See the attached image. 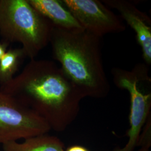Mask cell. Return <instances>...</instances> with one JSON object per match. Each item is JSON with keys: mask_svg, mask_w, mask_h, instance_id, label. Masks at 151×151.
I'll use <instances>...</instances> for the list:
<instances>
[{"mask_svg": "<svg viewBox=\"0 0 151 151\" xmlns=\"http://www.w3.org/2000/svg\"><path fill=\"white\" fill-rule=\"evenodd\" d=\"M0 91L15 98L58 132L76 118L80 103L85 98L61 68L47 60H30L21 73L1 86Z\"/></svg>", "mask_w": 151, "mask_h": 151, "instance_id": "1", "label": "cell"}, {"mask_svg": "<svg viewBox=\"0 0 151 151\" xmlns=\"http://www.w3.org/2000/svg\"><path fill=\"white\" fill-rule=\"evenodd\" d=\"M101 39L83 28L52 27L49 43L53 57L85 97L104 98L110 90Z\"/></svg>", "mask_w": 151, "mask_h": 151, "instance_id": "2", "label": "cell"}, {"mask_svg": "<svg viewBox=\"0 0 151 151\" xmlns=\"http://www.w3.org/2000/svg\"><path fill=\"white\" fill-rule=\"evenodd\" d=\"M52 27L28 0H0V35L7 43L21 44L30 60L49 43Z\"/></svg>", "mask_w": 151, "mask_h": 151, "instance_id": "3", "label": "cell"}, {"mask_svg": "<svg viewBox=\"0 0 151 151\" xmlns=\"http://www.w3.org/2000/svg\"><path fill=\"white\" fill-rule=\"evenodd\" d=\"M147 65L139 63L131 70L119 67L111 70L115 85L129 93L130 127L127 135L132 144L139 139L142 130L151 115V78Z\"/></svg>", "mask_w": 151, "mask_h": 151, "instance_id": "4", "label": "cell"}, {"mask_svg": "<svg viewBox=\"0 0 151 151\" xmlns=\"http://www.w3.org/2000/svg\"><path fill=\"white\" fill-rule=\"evenodd\" d=\"M51 129L37 114L0 91V145L47 134Z\"/></svg>", "mask_w": 151, "mask_h": 151, "instance_id": "5", "label": "cell"}, {"mask_svg": "<svg viewBox=\"0 0 151 151\" xmlns=\"http://www.w3.org/2000/svg\"><path fill=\"white\" fill-rule=\"evenodd\" d=\"M81 27L102 38L110 33L124 32L125 25L120 17L98 0H62Z\"/></svg>", "mask_w": 151, "mask_h": 151, "instance_id": "6", "label": "cell"}, {"mask_svg": "<svg viewBox=\"0 0 151 151\" xmlns=\"http://www.w3.org/2000/svg\"><path fill=\"white\" fill-rule=\"evenodd\" d=\"M103 4L109 9L118 11L136 34V39L140 45L143 58L148 65L151 64V20L146 13L140 11L135 5L125 0H104Z\"/></svg>", "mask_w": 151, "mask_h": 151, "instance_id": "7", "label": "cell"}, {"mask_svg": "<svg viewBox=\"0 0 151 151\" xmlns=\"http://www.w3.org/2000/svg\"><path fill=\"white\" fill-rule=\"evenodd\" d=\"M28 2L54 26L66 29L82 28L62 1L28 0Z\"/></svg>", "mask_w": 151, "mask_h": 151, "instance_id": "8", "label": "cell"}, {"mask_svg": "<svg viewBox=\"0 0 151 151\" xmlns=\"http://www.w3.org/2000/svg\"><path fill=\"white\" fill-rule=\"evenodd\" d=\"M3 151H65L58 138L44 134L25 139L22 143L11 142L2 146Z\"/></svg>", "mask_w": 151, "mask_h": 151, "instance_id": "9", "label": "cell"}, {"mask_svg": "<svg viewBox=\"0 0 151 151\" xmlns=\"http://www.w3.org/2000/svg\"><path fill=\"white\" fill-rule=\"evenodd\" d=\"M26 57L22 48L7 50L0 60V85H5L15 77L24 58Z\"/></svg>", "mask_w": 151, "mask_h": 151, "instance_id": "10", "label": "cell"}, {"mask_svg": "<svg viewBox=\"0 0 151 151\" xmlns=\"http://www.w3.org/2000/svg\"><path fill=\"white\" fill-rule=\"evenodd\" d=\"M143 132L140 134L138 145L140 147L150 148L151 146V115L148 117L145 125Z\"/></svg>", "mask_w": 151, "mask_h": 151, "instance_id": "11", "label": "cell"}, {"mask_svg": "<svg viewBox=\"0 0 151 151\" xmlns=\"http://www.w3.org/2000/svg\"><path fill=\"white\" fill-rule=\"evenodd\" d=\"M9 44L6 43L4 41L0 42V60L2 58L4 55L7 50V47H9Z\"/></svg>", "mask_w": 151, "mask_h": 151, "instance_id": "12", "label": "cell"}, {"mask_svg": "<svg viewBox=\"0 0 151 151\" xmlns=\"http://www.w3.org/2000/svg\"><path fill=\"white\" fill-rule=\"evenodd\" d=\"M65 151H89L86 148L83 146L76 145L72 146L68 148Z\"/></svg>", "mask_w": 151, "mask_h": 151, "instance_id": "13", "label": "cell"}, {"mask_svg": "<svg viewBox=\"0 0 151 151\" xmlns=\"http://www.w3.org/2000/svg\"><path fill=\"white\" fill-rule=\"evenodd\" d=\"M137 151H150V148L146 147H141L140 149Z\"/></svg>", "mask_w": 151, "mask_h": 151, "instance_id": "14", "label": "cell"}]
</instances>
